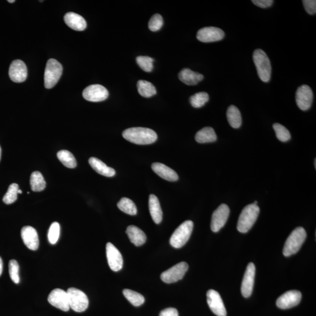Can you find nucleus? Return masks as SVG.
Returning a JSON list of instances; mask_svg holds the SVG:
<instances>
[{
	"label": "nucleus",
	"mask_w": 316,
	"mask_h": 316,
	"mask_svg": "<svg viewBox=\"0 0 316 316\" xmlns=\"http://www.w3.org/2000/svg\"><path fill=\"white\" fill-rule=\"evenodd\" d=\"M122 137L129 142L137 145H148L155 143L158 136L152 129L143 127H134L125 129Z\"/></svg>",
	"instance_id": "f257e3e1"
},
{
	"label": "nucleus",
	"mask_w": 316,
	"mask_h": 316,
	"mask_svg": "<svg viewBox=\"0 0 316 316\" xmlns=\"http://www.w3.org/2000/svg\"><path fill=\"white\" fill-rule=\"evenodd\" d=\"M260 212V207L254 203L245 206L241 213L238 221V231L242 233H247L257 221Z\"/></svg>",
	"instance_id": "f03ea898"
},
{
	"label": "nucleus",
	"mask_w": 316,
	"mask_h": 316,
	"mask_svg": "<svg viewBox=\"0 0 316 316\" xmlns=\"http://www.w3.org/2000/svg\"><path fill=\"white\" fill-rule=\"evenodd\" d=\"M253 61L257 68L259 77L263 82H268L271 77L272 68L266 53L261 49L255 50L253 53Z\"/></svg>",
	"instance_id": "7ed1b4c3"
},
{
	"label": "nucleus",
	"mask_w": 316,
	"mask_h": 316,
	"mask_svg": "<svg viewBox=\"0 0 316 316\" xmlns=\"http://www.w3.org/2000/svg\"><path fill=\"white\" fill-rule=\"evenodd\" d=\"M306 237V232L303 227L295 228L286 241L284 249H283V254L284 256L290 257L296 254L305 242Z\"/></svg>",
	"instance_id": "20e7f679"
},
{
	"label": "nucleus",
	"mask_w": 316,
	"mask_h": 316,
	"mask_svg": "<svg viewBox=\"0 0 316 316\" xmlns=\"http://www.w3.org/2000/svg\"><path fill=\"white\" fill-rule=\"evenodd\" d=\"M194 228V222L186 221L180 224L170 237V243L175 248H182L188 242Z\"/></svg>",
	"instance_id": "39448f33"
},
{
	"label": "nucleus",
	"mask_w": 316,
	"mask_h": 316,
	"mask_svg": "<svg viewBox=\"0 0 316 316\" xmlns=\"http://www.w3.org/2000/svg\"><path fill=\"white\" fill-rule=\"evenodd\" d=\"M63 67L56 60H48L44 73V85L47 89H52L56 85L61 78Z\"/></svg>",
	"instance_id": "423d86ee"
},
{
	"label": "nucleus",
	"mask_w": 316,
	"mask_h": 316,
	"mask_svg": "<svg viewBox=\"0 0 316 316\" xmlns=\"http://www.w3.org/2000/svg\"><path fill=\"white\" fill-rule=\"evenodd\" d=\"M67 293L70 308L74 312H83L88 308V297L83 292L76 288H71L68 289Z\"/></svg>",
	"instance_id": "0eeeda50"
},
{
	"label": "nucleus",
	"mask_w": 316,
	"mask_h": 316,
	"mask_svg": "<svg viewBox=\"0 0 316 316\" xmlns=\"http://www.w3.org/2000/svg\"><path fill=\"white\" fill-rule=\"evenodd\" d=\"M188 269V264L185 262H181L162 273L161 278L167 284L176 282L183 278Z\"/></svg>",
	"instance_id": "6e6552de"
},
{
	"label": "nucleus",
	"mask_w": 316,
	"mask_h": 316,
	"mask_svg": "<svg viewBox=\"0 0 316 316\" xmlns=\"http://www.w3.org/2000/svg\"><path fill=\"white\" fill-rule=\"evenodd\" d=\"M230 209L227 204H222L213 213L211 229L215 233L224 226L230 215Z\"/></svg>",
	"instance_id": "1a4fd4ad"
},
{
	"label": "nucleus",
	"mask_w": 316,
	"mask_h": 316,
	"mask_svg": "<svg viewBox=\"0 0 316 316\" xmlns=\"http://www.w3.org/2000/svg\"><path fill=\"white\" fill-rule=\"evenodd\" d=\"M314 101V93L311 87L302 85L297 89L296 93V101L298 107L301 110H308L311 107Z\"/></svg>",
	"instance_id": "9d476101"
},
{
	"label": "nucleus",
	"mask_w": 316,
	"mask_h": 316,
	"mask_svg": "<svg viewBox=\"0 0 316 316\" xmlns=\"http://www.w3.org/2000/svg\"><path fill=\"white\" fill-rule=\"evenodd\" d=\"M48 300L51 305L62 311L68 312L70 309L67 292L61 289H55L51 292Z\"/></svg>",
	"instance_id": "9b49d317"
},
{
	"label": "nucleus",
	"mask_w": 316,
	"mask_h": 316,
	"mask_svg": "<svg viewBox=\"0 0 316 316\" xmlns=\"http://www.w3.org/2000/svg\"><path fill=\"white\" fill-rule=\"evenodd\" d=\"M83 96L87 101L100 102L106 100L108 97V92L100 84H93L83 90Z\"/></svg>",
	"instance_id": "f8f14e48"
},
{
	"label": "nucleus",
	"mask_w": 316,
	"mask_h": 316,
	"mask_svg": "<svg viewBox=\"0 0 316 316\" xmlns=\"http://www.w3.org/2000/svg\"><path fill=\"white\" fill-rule=\"evenodd\" d=\"M225 34L220 28L209 26L201 28L197 33V39L204 43L221 41L224 38Z\"/></svg>",
	"instance_id": "ddd939ff"
},
{
	"label": "nucleus",
	"mask_w": 316,
	"mask_h": 316,
	"mask_svg": "<svg viewBox=\"0 0 316 316\" xmlns=\"http://www.w3.org/2000/svg\"><path fill=\"white\" fill-rule=\"evenodd\" d=\"M207 301L211 311L218 316H226L223 301L218 292L210 290L207 293Z\"/></svg>",
	"instance_id": "4468645a"
},
{
	"label": "nucleus",
	"mask_w": 316,
	"mask_h": 316,
	"mask_svg": "<svg viewBox=\"0 0 316 316\" xmlns=\"http://www.w3.org/2000/svg\"><path fill=\"white\" fill-rule=\"evenodd\" d=\"M302 299V293L299 291H288L276 300V306L281 309H288L299 305Z\"/></svg>",
	"instance_id": "2eb2a0df"
},
{
	"label": "nucleus",
	"mask_w": 316,
	"mask_h": 316,
	"mask_svg": "<svg viewBox=\"0 0 316 316\" xmlns=\"http://www.w3.org/2000/svg\"><path fill=\"white\" fill-rule=\"evenodd\" d=\"M106 255L108 266L114 272H118L122 269L123 258L121 253L111 243L106 245Z\"/></svg>",
	"instance_id": "dca6fc26"
},
{
	"label": "nucleus",
	"mask_w": 316,
	"mask_h": 316,
	"mask_svg": "<svg viewBox=\"0 0 316 316\" xmlns=\"http://www.w3.org/2000/svg\"><path fill=\"white\" fill-rule=\"evenodd\" d=\"M255 276V266L252 263L248 265L243 276L242 285V293L244 297L251 296L254 288Z\"/></svg>",
	"instance_id": "f3484780"
},
{
	"label": "nucleus",
	"mask_w": 316,
	"mask_h": 316,
	"mask_svg": "<svg viewBox=\"0 0 316 316\" xmlns=\"http://www.w3.org/2000/svg\"><path fill=\"white\" fill-rule=\"evenodd\" d=\"M9 76L14 82H24L27 77V68L25 63L21 60H16L12 62L9 69Z\"/></svg>",
	"instance_id": "a211bd4d"
},
{
	"label": "nucleus",
	"mask_w": 316,
	"mask_h": 316,
	"mask_svg": "<svg viewBox=\"0 0 316 316\" xmlns=\"http://www.w3.org/2000/svg\"><path fill=\"white\" fill-rule=\"evenodd\" d=\"M21 236L24 244L32 251H36L39 247L40 241L37 230L31 226H25L21 231Z\"/></svg>",
	"instance_id": "6ab92c4d"
},
{
	"label": "nucleus",
	"mask_w": 316,
	"mask_h": 316,
	"mask_svg": "<svg viewBox=\"0 0 316 316\" xmlns=\"http://www.w3.org/2000/svg\"><path fill=\"white\" fill-rule=\"evenodd\" d=\"M152 170L162 179L170 182H175L179 179L175 171L163 164L156 162L152 165Z\"/></svg>",
	"instance_id": "aec40b11"
},
{
	"label": "nucleus",
	"mask_w": 316,
	"mask_h": 316,
	"mask_svg": "<svg viewBox=\"0 0 316 316\" xmlns=\"http://www.w3.org/2000/svg\"><path fill=\"white\" fill-rule=\"evenodd\" d=\"M64 20L66 25L75 31H82L86 28V20L79 14L70 12L65 15Z\"/></svg>",
	"instance_id": "412c9836"
},
{
	"label": "nucleus",
	"mask_w": 316,
	"mask_h": 316,
	"mask_svg": "<svg viewBox=\"0 0 316 316\" xmlns=\"http://www.w3.org/2000/svg\"><path fill=\"white\" fill-rule=\"evenodd\" d=\"M179 78L182 82L189 86H194L203 79L204 76L197 72H195L191 69L186 68L180 72Z\"/></svg>",
	"instance_id": "4be33fe9"
},
{
	"label": "nucleus",
	"mask_w": 316,
	"mask_h": 316,
	"mask_svg": "<svg viewBox=\"0 0 316 316\" xmlns=\"http://www.w3.org/2000/svg\"><path fill=\"white\" fill-rule=\"evenodd\" d=\"M126 233L127 234L129 240L135 246L143 245L146 242V234L140 228L135 226V225H129L126 228Z\"/></svg>",
	"instance_id": "5701e85b"
},
{
	"label": "nucleus",
	"mask_w": 316,
	"mask_h": 316,
	"mask_svg": "<svg viewBox=\"0 0 316 316\" xmlns=\"http://www.w3.org/2000/svg\"><path fill=\"white\" fill-rule=\"evenodd\" d=\"M149 209L153 221L157 224L161 223L163 213L158 198L154 194L149 195Z\"/></svg>",
	"instance_id": "b1692460"
},
{
	"label": "nucleus",
	"mask_w": 316,
	"mask_h": 316,
	"mask_svg": "<svg viewBox=\"0 0 316 316\" xmlns=\"http://www.w3.org/2000/svg\"><path fill=\"white\" fill-rule=\"evenodd\" d=\"M89 164L96 172L104 176L113 177L116 174V171L114 169L108 167L100 159L95 157L89 159Z\"/></svg>",
	"instance_id": "393cba45"
},
{
	"label": "nucleus",
	"mask_w": 316,
	"mask_h": 316,
	"mask_svg": "<svg viewBox=\"0 0 316 316\" xmlns=\"http://www.w3.org/2000/svg\"><path fill=\"white\" fill-rule=\"evenodd\" d=\"M195 140L200 144L213 143L217 140V135L213 128L204 127L197 132Z\"/></svg>",
	"instance_id": "a878e982"
},
{
	"label": "nucleus",
	"mask_w": 316,
	"mask_h": 316,
	"mask_svg": "<svg viewBox=\"0 0 316 316\" xmlns=\"http://www.w3.org/2000/svg\"><path fill=\"white\" fill-rule=\"evenodd\" d=\"M227 117L231 127L239 128L242 124V117L240 111L235 105H231L228 108Z\"/></svg>",
	"instance_id": "bb28decb"
},
{
	"label": "nucleus",
	"mask_w": 316,
	"mask_h": 316,
	"mask_svg": "<svg viewBox=\"0 0 316 316\" xmlns=\"http://www.w3.org/2000/svg\"><path fill=\"white\" fill-rule=\"evenodd\" d=\"M30 185L33 192H42L46 188V182L40 171H35L31 174Z\"/></svg>",
	"instance_id": "cd10ccee"
},
{
	"label": "nucleus",
	"mask_w": 316,
	"mask_h": 316,
	"mask_svg": "<svg viewBox=\"0 0 316 316\" xmlns=\"http://www.w3.org/2000/svg\"><path fill=\"white\" fill-rule=\"evenodd\" d=\"M139 94L144 97L149 98L156 94V90L151 83L146 80H139L137 83Z\"/></svg>",
	"instance_id": "c85d7f7f"
},
{
	"label": "nucleus",
	"mask_w": 316,
	"mask_h": 316,
	"mask_svg": "<svg viewBox=\"0 0 316 316\" xmlns=\"http://www.w3.org/2000/svg\"><path fill=\"white\" fill-rule=\"evenodd\" d=\"M57 156L63 165L68 168H74L77 166V162L74 156L67 150H60L57 153Z\"/></svg>",
	"instance_id": "c756f323"
},
{
	"label": "nucleus",
	"mask_w": 316,
	"mask_h": 316,
	"mask_svg": "<svg viewBox=\"0 0 316 316\" xmlns=\"http://www.w3.org/2000/svg\"><path fill=\"white\" fill-rule=\"evenodd\" d=\"M119 209L127 215L135 216L137 214L136 205L131 199L128 198L123 197L117 203Z\"/></svg>",
	"instance_id": "7c9ffc66"
},
{
	"label": "nucleus",
	"mask_w": 316,
	"mask_h": 316,
	"mask_svg": "<svg viewBox=\"0 0 316 316\" xmlns=\"http://www.w3.org/2000/svg\"><path fill=\"white\" fill-rule=\"evenodd\" d=\"M122 293L126 299L134 306H141L145 302V298L136 292L126 289L123 290Z\"/></svg>",
	"instance_id": "2f4dec72"
},
{
	"label": "nucleus",
	"mask_w": 316,
	"mask_h": 316,
	"mask_svg": "<svg viewBox=\"0 0 316 316\" xmlns=\"http://www.w3.org/2000/svg\"><path fill=\"white\" fill-rule=\"evenodd\" d=\"M209 100V96L206 92L195 93L190 98V103L194 108L203 107Z\"/></svg>",
	"instance_id": "473e14b6"
},
{
	"label": "nucleus",
	"mask_w": 316,
	"mask_h": 316,
	"mask_svg": "<svg viewBox=\"0 0 316 316\" xmlns=\"http://www.w3.org/2000/svg\"><path fill=\"white\" fill-rule=\"evenodd\" d=\"M19 190V186L16 183H13L9 186L7 192L3 197V202L6 204H11L14 203L17 199Z\"/></svg>",
	"instance_id": "72a5a7b5"
},
{
	"label": "nucleus",
	"mask_w": 316,
	"mask_h": 316,
	"mask_svg": "<svg viewBox=\"0 0 316 316\" xmlns=\"http://www.w3.org/2000/svg\"><path fill=\"white\" fill-rule=\"evenodd\" d=\"M274 131H275L276 136L279 141L282 142H287L291 139V135L288 129L284 125L275 123L273 125Z\"/></svg>",
	"instance_id": "f704fd0d"
},
{
	"label": "nucleus",
	"mask_w": 316,
	"mask_h": 316,
	"mask_svg": "<svg viewBox=\"0 0 316 316\" xmlns=\"http://www.w3.org/2000/svg\"><path fill=\"white\" fill-rule=\"evenodd\" d=\"M138 66L146 72H150L153 70V62L154 61L152 58L149 56H140L136 59Z\"/></svg>",
	"instance_id": "c9c22d12"
},
{
	"label": "nucleus",
	"mask_w": 316,
	"mask_h": 316,
	"mask_svg": "<svg viewBox=\"0 0 316 316\" xmlns=\"http://www.w3.org/2000/svg\"><path fill=\"white\" fill-rule=\"evenodd\" d=\"M60 236V225L58 222H54L51 224L48 231V240L51 244H55L58 242Z\"/></svg>",
	"instance_id": "e433bc0d"
},
{
	"label": "nucleus",
	"mask_w": 316,
	"mask_h": 316,
	"mask_svg": "<svg viewBox=\"0 0 316 316\" xmlns=\"http://www.w3.org/2000/svg\"><path fill=\"white\" fill-rule=\"evenodd\" d=\"M9 274H10V278L15 284H19L20 281L19 275V265L18 264L17 261L14 260H12L9 263Z\"/></svg>",
	"instance_id": "4c0bfd02"
},
{
	"label": "nucleus",
	"mask_w": 316,
	"mask_h": 316,
	"mask_svg": "<svg viewBox=\"0 0 316 316\" xmlns=\"http://www.w3.org/2000/svg\"><path fill=\"white\" fill-rule=\"evenodd\" d=\"M164 25V21L160 14H156L149 21L148 28L150 31L156 32L160 30Z\"/></svg>",
	"instance_id": "58836bf2"
},
{
	"label": "nucleus",
	"mask_w": 316,
	"mask_h": 316,
	"mask_svg": "<svg viewBox=\"0 0 316 316\" xmlns=\"http://www.w3.org/2000/svg\"><path fill=\"white\" fill-rule=\"evenodd\" d=\"M303 4L307 13L310 15L316 13V1L315 0H303Z\"/></svg>",
	"instance_id": "ea45409f"
},
{
	"label": "nucleus",
	"mask_w": 316,
	"mask_h": 316,
	"mask_svg": "<svg viewBox=\"0 0 316 316\" xmlns=\"http://www.w3.org/2000/svg\"><path fill=\"white\" fill-rule=\"evenodd\" d=\"M252 2L259 7L266 8L272 6L274 1L273 0H252Z\"/></svg>",
	"instance_id": "a19ab883"
},
{
	"label": "nucleus",
	"mask_w": 316,
	"mask_h": 316,
	"mask_svg": "<svg viewBox=\"0 0 316 316\" xmlns=\"http://www.w3.org/2000/svg\"><path fill=\"white\" fill-rule=\"evenodd\" d=\"M159 316H179L178 311L176 309L170 308L163 310Z\"/></svg>",
	"instance_id": "79ce46f5"
},
{
	"label": "nucleus",
	"mask_w": 316,
	"mask_h": 316,
	"mask_svg": "<svg viewBox=\"0 0 316 316\" xmlns=\"http://www.w3.org/2000/svg\"><path fill=\"white\" fill-rule=\"evenodd\" d=\"M3 269V263L1 257H0V276L1 275Z\"/></svg>",
	"instance_id": "37998d69"
},
{
	"label": "nucleus",
	"mask_w": 316,
	"mask_h": 316,
	"mask_svg": "<svg viewBox=\"0 0 316 316\" xmlns=\"http://www.w3.org/2000/svg\"><path fill=\"white\" fill-rule=\"evenodd\" d=\"M1 146H0V160H1Z\"/></svg>",
	"instance_id": "c03bdc74"
},
{
	"label": "nucleus",
	"mask_w": 316,
	"mask_h": 316,
	"mask_svg": "<svg viewBox=\"0 0 316 316\" xmlns=\"http://www.w3.org/2000/svg\"><path fill=\"white\" fill-rule=\"evenodd\" d=\"M22 193H23V191H21V190H20V189H19V191H18V194H22Z\"/></svg>",
	"instance_id": "a18cd8bd"
},
{
	"label": "nucleus",
	"mask_w": 316,
	"mask_h": 316,
	"mask_svg": "<svg viewBox=\"0 0 316 316\" xmlns=\"http://www.w3.org/2000/svg\"><path fill=\"white\" fill-rule=\"evenodd\" d=\"M16 1H14V0H12V1H10V0H8V2H10V3H13Z\"/></svg>",
	"instance_id": "49530a36"
},
{
	"label": "nucleus",
	"mask_w": 316,
	"mask_h": 316,
	"mask_svg": "<svg viewBox=\"0 0 316 316\" xmlns=\"http://www.w3.org/2000/svg\"><path fill=\"white\" fill-rule=\"evenodd\" d=\"M315 168H316V159L315 160Z\"/></svg>",
	"instance_id": "de8ad7c7"
}]
</instances>
